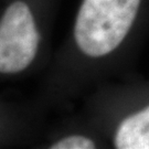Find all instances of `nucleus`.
<instances>
[{
	"label": "nucleus",
	"instance_id": "f257e3e1",
	"mask_svg": "<svg viewBox=\"0 0 149 149\" xmlns=\"http://www.w3.org/2000/svg\"><path fill=\"white\" fill-rule=\"evenodd\" d=\"M149 33V0H81L54 56L44 104L68 106L107 81L130 74Z\"/></svg>",
	"mask_w": 149,
	"mask_h": 149
},
{
	"label": "nucleus",
	"instance_id": "f03ea898",
	"mask_svg": "<svg viewBox=\"0 0 149 149\" xmlns=\"http://www.w3.org/2000/svg\"><path fill=\"white\" fill-rule=\"evenodd\" d=\"M83 112L111 148L149 149V77L128 74L87 93Z\"/></svg>",
	"mask_w": 149,
	"mask_h": 149
},
{
	"label": "nucleus",
	"instance_id": "7ed1b4c3",
	"mask_svg": "<svg viewBox=\"0 0 149 149\" xmlns=\"http://www.w3.org/2000/svg\"><path fill=\"white\" fill-rule=\"evenodd\" d=\"M58 0H5L0 6V79L27 74L40 65Z\"/></svg>",
	"mask_w": 149,
	"mask_h": 149
},
{
	"label": "nucleus",
	"instance_id": "20e7f679",
	"mask_svg": "<svg viewBox=\"0 0 149 149\" xmlns=\"http://www.w3.org/2000/svg\"><path fill=\"white\" fill-rule=\"evenodd\" d=\"M42 146L49 149H97L111 148L104 134L83 112L65 118L49 129Z\"/></svg>",
	"mask_w": 149,
	"mask_h": 149
},
{
	"label": "nucleus",
	"instance_id": "39448f33",
	"mask_svg": "<svg viewBox=\"0 0 149 149\" xmlns=\"http://www.w3.org/2000/svg\"><path fill=\"white\" fill-rule=\"evenodd\" d=\"M15 128L16 125L11 112L7 107L0 105V144H3L6 139L13 136Z\"/></svg>",
	"mask_w": 149,
	"mask_h": 149
}]
</instances>
